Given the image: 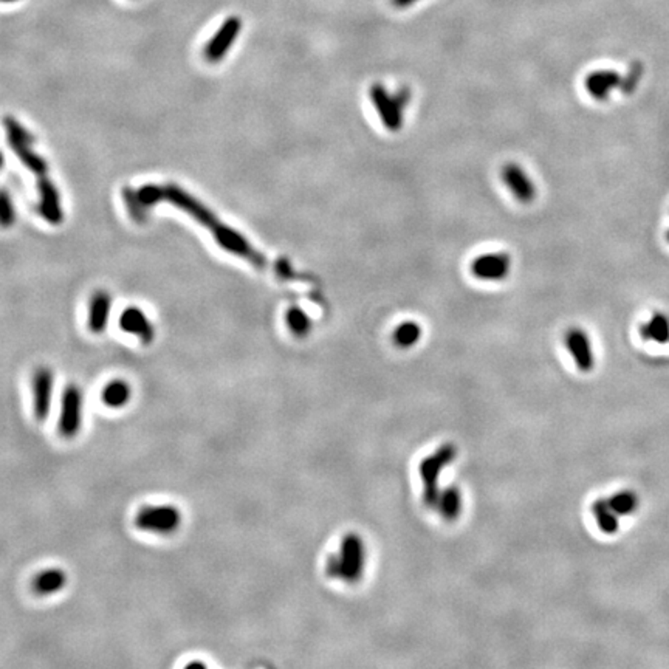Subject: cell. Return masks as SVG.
<instances>
[{"label": "cell", "instance_id": "1", "mask_svg": "<svg viewBox=\"0 0 669 669\" xmlns=\"http://www.w3.org/2000/svg\"><path fill=\"white\" fill-rule=\"evenodd\" d=\"M162 202H169L186 214H189L192 219L197 220L203 228L212 234L216 242L222 246L225 251L250 262L253 267L259 268V270H267L268 267H271V270L274 271V264L270 265L268 259L250 244V240H246L239 231L230 228V226H226L223 222H220L216 214L206 208L194 196H191L189 192L182 189L178 184L162 186Z\"/></svg>", "mask_w": 669, "mask_h": 669}, {"label": "cell", "instance_id": "2", "mask_svg": "<svg viewBox=\"0 0 669 669\" xmlns=\"http://www.w3.org/2000/svg\"><path fill=\"white\" fill-rule=\"evenodd\" d=\"M134 524L144 533L157 536L175 535L183 526L182 510L172 503H155L138 510Z\"/></svg>", "mask_w": 669, "mask_h": 669}, {"label": "cell", "instance_id": "3", "mask_svg": "<svg viewBox=\"0 0 669 669\" xmlns=\"http://www.w3.org/2000/svg\"><path fill=\"white\" fill-rule=\"evenodd\" d=\"M3 124L10 148L15 150L24 166L29 168L38 177V180L48 177V169H50L48 163L33 149V144L36 143L34 135L13 116H5Z\"/></svg>", "mask_w": 669, "mask_h": 669}, {"label": "cell", "instance_id": "4", "mask_svg": "<svg viewBox=\"0 0 669 669\" xmlns=\"http://www.w3.org/2000/svg\"><path fill=\"white\" fill-rule=\"evenodd\" d=\"M456 446L452 443L441 445L436 452L426 456L418 465L420 478L423 482V502L426 507L436 508L440 498V487L439 479L441 475L443 468L451 464L456 457Z\"/></svg>", "mask_w": 669, "mask_h": 669}, {"label": "cell", "instance_id": "5", "mask_svg": "<svg viewBox=\"0 0 669 669\" xmlns=\"http://www.w3.org/2000/svg\"><path fill=\"white\" fill-rule=\"evenodd\" d=\"M59 408V436L67 440L78 437L84 425V392L78 384H68L64 389Z\"/></svg>", "mask_w": 669, "mask_h": 669}, {"label": "cell", "instance_id": "6", "mask_svg": "<svg viewBox=\"0 0 669 669\" xmlns=\"http://www.w3.org/2000/svg\"><path fill=\"white\" fill-rule=\"evenodd\" d=\"M369 96L383 126L391 132H398L403 127V112L408 106L404 104L397 92L391 93L380 82H375L369 88Z\"/></svg>", "mask_w": 669, "mask_h": 669}, {"label": "cell", "instance_id": "7", "mask_svg": "<svg viewBox=\"0 0 669 669\" xmlns=\"http://www.w3.org/2000/svg\"><path fill=\"white\" fill-rule=\"evenodd\" d=\"M56 391V375L48 365H39L33 372L31 378V402L33 414L39 422H44L50 416Z\"/></svg>", "mask_w": 669, "mask_h": 669}, {"label": "cell", "instance_id": "8", "mask_svg": "<svg viewBox=\"0 0 669 669\" xmlns=\"http://www.w3.org/2000/svg\"><path fill=\"white\" fill-rule=\"evenodd\" d=\"M341 561V579L350 584L360 581L364 574L365 565V547L360 535L347 533L343 537L340 553Z\"/></svg>", "mask_w": 669, "mask_h": 669}, {"label": "cell", "instance_id": "9", "mask_svg": "<svg viewBox=\"0 0 669 669\" xmlns=\"http://www.w3.org/2000/svg\"><path fill=\"white\" fill-rule=\"evenodd\" d=\"M240 30H242V20L237 16H231L220 25V29L214 34L212 39L205 47V58L210 62H219L228 54L231 45L236 42Z\"/></svg>", "mask_w": 669, "mask_h": 669}, {"label": "cell", "instance_id": "10", "mask_svg": "<svg viewBox=\"0 0 669 669\" xmlns=\"http://www.w3.org/2000/svg\"><path fill=\"white\" fill-rule=\"evenodd\" d=\"M564 343L569 354L574 358L576 368L584 372V374L590 372L593 365H595V355H593L592 343L588 332L579 327H572L565 332Z\"/></svg>", "mask_w": 669, "mask_h": 669}, {"label": "cell", "instance_id": "11", "mask_svg": "<svg viewBox=\"0 0 669 669\" xmlns=\"http://www.w3.org/2000/svg\"><path fill=\"white\" fill-rule=\"evenodd\" d=\"M510 268H512L510 254L488 253L473 260L471 273L482 281H502L508 276Z\"/></svg>", "mask_w": 669, "mask_h": 669}, {"label": "cell", "instance_id": "12", "mask_svg": "<svg viewBox=\"0 0 669 669\" xmlns=\"http://www.w3.org/2000/svg\"><path fill=\"white\" fill-rule=\"evenodd\" d=\"M502 180L519 203L528 205L536 198V186L519 164L507 163L502 168Z\"/></svg>", "mask_w": 669, "mask_h": 669}, {"label": "cell", "instance_id": "13", "mask_svg": "<svg viewBox=\"0 0 669 669\" xmlns=\"http://www.w3.org/2000/svg\"><path fill=\"white\" fill-rule=\"evenodd\" d=\"M118 324L123 332L138 338L143 344H152L155 340V326L140 307H127L120 315Z\"/></svg>", "mask_w": 669, "mask_h": 669}, {"label": "cell", "instance_id": "14", "mask_svg": "<svg viewBox=\"0 0 669 669\" xmlns=\"http://www.w3.org/2000/svg\"><path fill=\"white\" fill-rule=\"evenodd\" d=\"M39 191V214L48 223L59 225L64 220V211H62L59 191L50 177L40 178L38 182Z\"/></svg>", "mask_w": 669, "mask_h": 669}, {"label": "cell", "instance_id": "15", "mask_svg": "<svg viewBox=\"0 0 669 669\" xmlns=\"http://www.w3.org/2000/svg\"><path fill=\"white\" fill-rule=\"evenodd\" d=\"M623 77L615 70H595L585 78V90L597 101H606L611 93L617 88H622Z\"/></svg>", "mask_w": 669, "mask_h": 669}, {"label": "cell", "instance_id": "16", "mask_svg": "<svg viewBox=\"0 0 669 669\" xmlns=\"http://www.w3.org/2000/svg\"><path fill=\"white\" fill-rule=\"evenodd\" d=\"M68 584V575L64 569L50 567L44 569L33 576L31 590L38 597H53L62 592Z\"/></svg>", "mask_w": 669, "mask_h": 669}, {"label": "cell", "instance_id": "17", "mask_svg": "<svg viewBox=\"0 0 669 669\" xmlns=\"http://www.w3.org/2000/svg\"><path fill=\"white\" fill-rule=\"evenodd\" d=\"M110 308H112V296L106 290H100L92 296L90 307H88V329L93 333H102L109 324Z\"/></svg>", "mask_w": 669, "mask_h": 669}, {"label": "cell", "instance_id": "18", "mask_svg": "<svg viewBox=\"0 0 669 669\" xmlns=\"http://www.w3.org/2000/svg\"><path fill=\"white\" fill-rule=\"evenodd\" d=\"M134 395V389L130 386L129 381L123 380V378H115V380L109 381L106 384V388L102 389V403H104L107 408L110 409H121L126 408L130 403Z\"/></svg>", "mask_w": 669, "mask_h": 669}, {"label": "cell", "instance_id": "19", "mask_svg": "<svg viewBox=\"0 0 669 669\" xmlns=\"http://www.w3.org/2000/svg\"><path fill=\"white\" fill-rule=\"evenodd\" d=\"M640 336L645 341L668 344L669 343V318L665 313H654L650 320L640 326Z\"/></svg>", "mask_w": 669, "mask_h": 669}, {"label": "cell", "instance_id": "20", "mask_svg": "<svg viewBox=\"0 0 669 669\" xmlns=\"http://www.w3.org/2000/svg\"><path fill=\"white\" fill-rule=\"evenodd\" d=\"M462 507H464V498H462V491L457 487L441 489L436 510H439L443 519L450 522L456 521L462 514Z\"/></svg>", "mask_w": 669, "mask_h": 669}, {"label": "cell", "instance_id": "21", "mask_svg": "<svg viewBox=\"0 0 669 669\" xmlns=\"http://www.w3.org/2000/svg\"><path fill=\"white\" fill-rule=\"evenodd\" d=\"M592 514L598 528L604 535H615L620 528L618 514L613 512L608 499H597L592 503Z\"/></svg>", "mask_w": 669, "mask_h": 669}, {"label": "cell", "instance_id": "22", "mask_svg": "<svg viewBox=\"0 0 669 669\" xmlns=\"http://www.w3.org/2000/svg\"><path fill=\"white\" fill-rule=\"evenodd\" d=\"M423 330L416 321H404L395 327L392 333V341L400 349H411L420 341Z\"/></svg>", "mask_w": 669, "mask_h": 669}, {"label": "cell", "instance_id": "23", "mask_svg": "<svg viewBox=\"0 0 669 669\" xmlns=\"http://www.w3.org/2000/svg\"><path fill=\"white\" fill-rule=\"evenodd\" d=\"M285 322L290 332L296 338H306L312 332L313 322L312 318L298 306H292L285 313Z\"/></svg>", "mask_w": 669, "mask_h": 669}, {"label": "cell", "instance_id": "24", "mask_svg": "<svg viewBox=\"0 0 669 669\" xmlns=\"http://www.w3.org/2000/svg\"><path fill=\"white\" fill-rule=\"evenodd\" d=\"M608 501L613 512L618 516H629L636 513L638 508V496L631 489H622V491L613 493Z\"/></svg>", "mask_w": 669, "mask_h": 669}, {"label": "cell", "instance_id": "25", "mask_svg": "<svg viewBox=\"0 0 669 669\" xmlns=\"http://www.w3.org/2000/svg\"><path fill=\"white\" fill-rule=\"evenodd\" d=\"M16 222V208L11 194L6 189H0V228H11Z\"/></svg>", "mask_w": 669, "mask_h": 669}, {"label": "cell", "instance_id": "26", "mask_svg": "<svg viewBox=\"0 0 669 669\" xmlns=\"http://www.w3.org/2000/svg\"><path fill=\"white\" fill-rule=\"evenodd\" d=\"M641 74H643V65H641V62H638V61L632 62L631 67H629V72H627L626 77H623L622 90L627 95L636 90V87L641 79Z\"/></svg>", "mask_w": 669, "mask_h": 669}, {"label": "cell", "instance_id": "27", "mask_svg": "<svg viewBox=\"0 0 669 669\" xmlns=\"http://www.w3.org/2000/svg\"><path fill=\"white\" fill-rule=\"evenodd\" d=\"M326 570H327V575L330 578H341V561H340V556L338 555H332L327 560V565H326Z\"/></svg>", "mask_w": 669, "mask_h": 669}, {"label": "cell", "instance_id": "28", "mask_svg": "<svg viewBox=\"0 0 669 669\" xmlns=\"http://www.w3.org/2000/svg\"><path fill=\"white\" fill-rule=\"evenodd\" d=\"M392 5L397 6V8H408V6L417 3L418 0H391Z\"/></svg>", "mask_w": 669, "mask_h": 669}, {"label": "cell", "instance_id": "29", "mask_svg": "<svg viewBox=\"0 0 669 669\" xmlns=\"http://www.w3.org/2000/svg\"><path fill=\"white\" fill-rule=\"evenodd\" d=\"M186 668H206V665L202 663V661H192V663L186 665Z\"/></svg>", "mask_w": 669, "mask_h": 669}, {"label": "cell", "instance_id": "30", "mask_svg": "<svg viewBox=\"0 0 669 669\" xmlns=\"http://www.w3.org/2000/svg\"><path fill=\"white\" fill-rule=\"evenodd\" d=\"M3 164H5V155H3L2 150H0V171H2Z\"/></svg>", "mask_w": 669, "mask_h": 669}, {"label": "cell", "instance_id": "31", "mask_svg": "<svg viewBox=\"0 0 669 669\" xmlns=\"http://www.w3.org/2000/svg\"><path fill=\"white\" fill-rule=\"evenodd\" d=\"M0 2H3V3H13V2H17V0H0Z\"/></svg>", "mask_w": 669, "mask_h": 669}, {"label": "cell", "instance_id": "32", "mask_svg": "<svg viewBox=\"0 0 669 669\" xmlns=\"http://www.w3.org/2000/svg\"><path fill=\"white\" fill-rule=\"evenodd\" d=\"M665 237H666V242L669 244V230L666 231V234H665Z\"/></svg>", "mask_w": 669, "mask_h": 669}]
</instances>
